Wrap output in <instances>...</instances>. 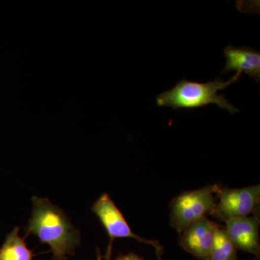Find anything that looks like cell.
Returning a JSON list of instances; mask_svg holds the SVG:
<instances>
[{
    "label": "cell",
    "instance_id": "3957f363",
    "mask_svg": "<svg viewBox=\"0 0 260 260\" xmlns=\"http://www.w3.org/2000/svg\"><path fill=\"white\" fill-rule=\"evenodd\" d=\"M216 184L178 195L171 203L170 225L180 234L185 228L210 214L216 203Z\"/></svg>",
    "mask_w": 260,
    "mask_h": 260
},
{
    "label": "cell",
    "instance_id": "5b68a950",
    "mask_svg": "<svg viewBox=\"0 0 260 260\" xmlns=\"http://www.w3.org/2000/svg\"><path fill=\"white\" fill-rule=\"evenodd\" d=\"M92 211L99 218L110 239L105 256L106 260H111L113 242L116 238H130L140 243L149 244L154 248L155 254L158 259H160L164 249L160 243L152 239L140 237L135 234L126 222L124 215L114 204V201L109 194L105 193L101 195L100 198L92 206Z\"/></svg>",
    "mask_w": 260,
    "mask_h": 260
},
{
    "label": "cell",
    "instance_id": "9c48e42d",
    "mask_svg": "<svg viewBox=\"0 0 260 260\" xmlns=\"http://www.w3.org/2000/svg\"><path fill=\"white\" fill-rule=\"evenodd\" d=\"M19 232V227H15L7 235L4 244L0 248V260H34L32 251L28 249Z\"/></svg>",
    "mask_w": 260,
    "mask_h": 260
},
{
    "label": "cell",
    "instance_id": "8fae6325",
    "mask_svg": "<svg viewBox=\"0 0 260 260\" xmlns=\"http://www.w3.org/2000/svg\"><path fill=\"white\" fill-rule=\"evenodd\" d=\"M115 260H144L143 257L135 253H129L126 254H121L116 257Z\"/></svg>",
    "mask_w": 260,
    "mask_h": 260
},
{
    "label": "cell",
    "instance_id": "8992f818",
    "mask_svg": "<svg viewBox=\"0 0 260 260\" xmlns=\"http://www.w3.org/2000/svg\"><path fill=\"white\" fill-rule=\"evenodd\" d=\"M218 225L206 217L188 225L179 234V244L200 260H210Z\"/></svg>",
    "mask_w": 260,
    "mask_h": 260
},
{
    "label": "cell",
    "instance_id": "7a4b0ae2",
    "mask_svg": "<svg viewBox=\"0 0 260 260\" xmlns=\"http://www.w3.org/2000/svg\"><path fill=\"white\" fill-rule=\"evenodd\" d=\"M242 73L237 72L227 81L217 78L214 81L198 83L183 79L171 90L162 92L156 97L158 107H168L173 109H194L214 104L232 114L239 112L224 95H218V90L226 88L240 78Z\"/></svg>",
    "mask_w": 260,
    "mask_h": 260
},
{
    "label": "cell",
    "instance_id": "30bf717a",
    "mask_svg": "<svg viewBox=\"0 0 260 260\" xmlns=\"http://www.w3.org/2000/svg\"><path fill=\"white\" fill-rule=\"evenodd\" d=\"M210 260H238L237 249L224 228L217 229Z\"/></svg>",
    "mask_w": 260,
    "mask_h": 260
},
{
    "label": "cell",
    "instance_id": "6da1fadb",
    "mask_svg": "<svg viewBox=\"0 0 260 260\" xmlns=\"http://www.w3.org/2000/svg\"><path fill=\"white\" fill-rule=\"evenodd\" d=\"M32 203L26 235H35L41 242L50 246L53 260H67L68 256L74 255L81 243V236L64 210L47 198L32 197Z\"/></svg>",
    "mask_w": 260,
    "mask_h": 260
},
{
    "label": "cell",
    "instance_id": "277c9868",
    "mask_svg": "<svg viewBox=\"0 0 260 260\" xmlns=\"http://www.w3.org/2000/svg\"><path fill=\"white\" fill-rule=\"evenodd\" d=\"M215 196L218 200L210 215L225 223L232 219L249 216L259 210V184L237 189L216 184Z\"/></svg>",
    "mask_w": 260,
    "mask_h": 260
},
{
    "label": "cell",
    "instance_id": "ba28073f",
    "mask_svg": "<svg viewBox=\"0 0 260 260\" xmlns=\"http://www.w3.org/2000/svg\"><path fill=\"white\" fill-rule=\"evenodd\" d=\"M226 64L222 73L237 71L245 73L257 83H260V52L249 47L224 48Z\"/></svg>",
    "mask_w": 260,
    "mask_h": 260
},
{
    "label": "cell",
    "instance_id": "52a82bcc",
    "mask_svg": "<svg viewBox=\"0 0 260 260\" xmlns=\"http://www.w3.org/2000/svg\"><path fill=\"white\" fill-rule=\"evenodd\" d=\"M225 223L228 237L237 249L259 257V210L249 216L232 219Z\"/></svg>",
    "mask_w": 260,
    "mask_h": 260
},
{
    "label": "cell",
    "instance_id": "4fadbf2b",
    "mask_svg": "<svg viewBox=\"0 0 260 260\" xmlns=\"http://www.w3.org/2000/svg\"><path fill=\"white\" fill-rule=\"evenodd\" d=\"M256 260H257V259H256Z\"/></svg>",
    "mask_w": 260,
    "mask_h": 260
},
{
    "label": "cell",
    "instance_id": "7c38bea8",
    "mask_svg": "<svg viewBox=\"0 0 260 260\" xmlns=\"http://www.w3.org/2000/svg\"><path fill=\"white\" fill-rule=\"evenodd\" d=\"M98 260H102V257H101L100 252L98 250Z\"/></svg>",
    "mask_w": 260,
    "mask_h": 260
}]
</instances>
